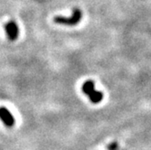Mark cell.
Wrapping results in <instances>:
<instances>
[{"label": "cell", "mask_w": 151, "mask_h": 150, "mask_svg": "<svg viewBox=\"0 0 151 150\" xmlns=\"http://www.w3.org/2000/svg\"><path fill=\"white\" fill-rule=\"evenodd\" d=\"M89 99H90V100H91V103H93V104H98L103 99V93H102V91L96 90H95L93 92H91L89 95Z\"/></svg>", "instance_id": "4"}, {"label": "cell", "mask_w": 151, "mask_h": 150, "mask_svg": "<svg viewBox=\"0 0 151 150\" xmlns=\"http://www.w3.org/2000/svg\"><path fill=\"white\" fill-rule=\"evenodd\" d=\"M5 30L7 35V38L10 41H16L19 35L18 25L15 21H9L5 24Z\"/></svg>", "instance_id": "2"}, {"label": "cell", "mask_w": 151, "mask_h": 150, "mask_svg": "<svg viewBox=\"0 0 151 150\" xmlns=\"http://www.w3.org/2000/svg\"><path fill=\"white\" fill-rule=\"evenodd\" d=\"M82 17V13L79 8H74L73 10V14L70 17H55L53 18V22L58 24H64V25H76L81 22V19Z\"/></svg>", "instance_id": "1"}, {"label": "cell", "mask_w": 151, "mask_h": 150, "mask_svg": "<svg viewBox=\"0 0 151 150\" xmlns=\"http://www.w3.org/2000/svg\"><path fill=\"white\" fill-rule=\"evenodd\" d=\"M107 148H108V150H119V144L116 141H114L109 144L107 146Z\"/></svg>", "instance_id": "6"}, {"label": "cell", "mask_w": 151, "mask_h": 150, "mask_svg": "<svg viewBox=\"0 0 151 150\" xmlns=\"http://www.w3.org/2000/svg\"><path fill=\"white\" fill-rule=\"evenodd\" d=\"M0 119H1L3 121V123L8 128H12L16 123V120L14 118L13 115L5 107L0 108Z\"/></svg>", "instance_id": "3"}, {"label": "cell", "mask_w": 151, "mask_h": 150, "mask_svg": "<svg viewBox=\"0 0 151 150\" xmlns=\"http://www.w3.org/2000/svg\"><path fill=\"white\" fill-rule=\"evenodd\" d=\"M95 84H94V81L93 80H86L85 83H83V85H82L81 89H82V91H83L84 94H86L87 96H89V95L93 92L95 90Z\"/></svg>", "instance_id": "5"}]
</instances>
